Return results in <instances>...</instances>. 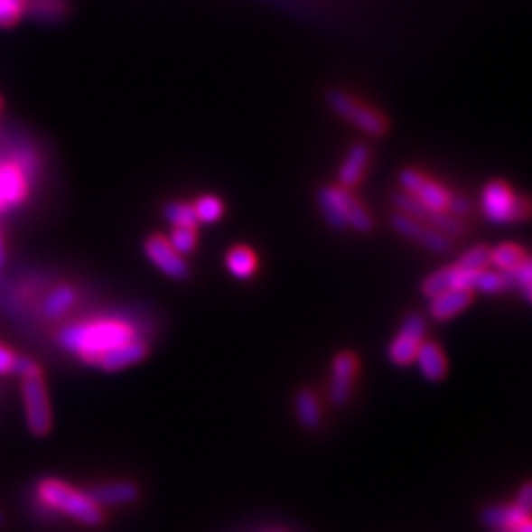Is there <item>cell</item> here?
Masks as SVG:
<instances>
[{"label":"cell","mask_w":532,"mask_h":532,"mask_svg":"<svg viewBox=\"0 0 532 532\" xmlns=\"http://www.w3.org/2000/svg\"><path fill=\"white\" fill-rule=\"evenodd\" d=\"M148 335L136 323L125 318H93L65 325L58 335V343L65 351H71L81 361L97 365L103 355L118 347Z\"/></svg>","instance_id":"1"},{"label":"cell","mask_w":532,"mask_h":532,"mask_svg":"<svg viewBox=\"0 0 532 532\" xmlns=\"http://www.w3.org/2000/svg\"><path fill=\"white\" fill-rule=\"evenodd\" d=\"M400 190L408 193L412 200L418 201L432 211L452 213L460 219H468L471 215V201L463 193L453 191L438 178L418 168H403L398 172Z\"/></svg>","instance_id":"2"},{"label":"cell","mask_w":532,"mask_h":532,"mask_svg":"<svg viewBox=\"0 0 532 532\" xmlns=\"http://www.w3.org/2000/svg\"><path fill=\"white\" fill-rule=\"evenodd\" d=\"M318 208L331 229H351L357 233H371L375 229L373 215L367 205L357 198L353 190L341 188L338 183L320 188Z\"/></svg>","instance_id":"3"},{"label":"cell","mask_w":532,"mask_h":532,"mask_svg":"<svg viewBox=\"0 0 532 532\" xmlns=\"http://www.w3.org/2000/svg\"><path fill=\"white\" fill-rule=\"evenodd\" d=\"M36 495L46 507L78 520L85 527H99L105 520L103 509L87 495V491L75 490V487L56 480V477L40 480L36 485Z\"/></svg>","instance_id":"4"},{"label":"cell","mask_w":532,"mask_h":532,"mask_svg":"<svg viewBox=\"0 0 532 532\" xmlns=\"http://www.w3.org/2000/svg\"><path fill=\"white\" fill-rule=\"evenodd\" d=\"M481 213L491 225L525 223L530 217V201L503 178H493L481 190Z\"/></svg>","instance_id":"5"},{"label":"cell","mask_w":532,"mask_h":532,"mask_svg":"<svg viewBox=\"0 0 532 532\" xmlns=\"http://www.w3.org/2000/svg\"><path fill=\"white\" fill-rule=\"evenodd\" d=\"M325 103H328V107L335 115L343 118L345 123L355 126L357 130H361L363 135L373 138H381L388 135V117L381 108L359 99L357 95L345 89H330L325 93Z\"/></svg>","instance_id":"6"},{"label":"cell","mask_w":532,"mask_h":532,"mask_svg":"<svg viewBox=\"0 0 532 532\" xmlns=\"http://www.w3.org/2000/svg\"><path fill=\"white\" fill-rule=\"evenodd\" d=\"M390 201H393V208L395 211L405 213L412 219H416L420 223H425L432 229H436L440 233H443L446 237L453 238V241H458V238H463L470 235V223L468 219H460V217H455L452 213H443V211H432L425 205H420L418 201H415L410 198L408 193H405L403 190L395 191L390 195Z\"/></svg>","instance_id":"7"},{"label":"cell","mask_w":532,"mask_h":532,"mask_svg":"<svg viewBox=\"0 0 532 532\" xmlns=\"http://www.w3.org/2000/svg\"><path fill=\"white\" fill-rule=\"evenodd\" d=\"M22 403H24L26 426L32 436H48L53 426V415L48 387L42 375L22 378Z\"/></svg>","instance_id":"8"},{"label":"cell","mask_w":532,"mask_h":532,"mask_svg":"<svg viewBox=\"0 0 532 532\" xmlns=\"http://www.w3.org/2000/svg\"><path fill=\"white\" fill-rule=\"evenodd\" d=\"M428 323L420 312H410L388 343V361L397 367H410L416 361L422 341L426 340Z\"/></svg>","instance_id":"9"},{"label":"cell","mask_w":532,"mask_h":532,"mask_svg":"<svg viewBox=\"0 0 532 532\" xmlns=\"http://www.w3.org/2000/svg\"><path fill=\"white\" fill-rule=\"evenodd\" d=\"M390 227L403 237L406 238L408 243H415L418 247L425 248L428 253L434 255H448L452 253L453 248V238L446 237L443 233L432 229V227L420 223L416 219H412V217L400 213V211H393L388 217Z\"/></svg>","instance_id":"10"},{"label":"cell","mask_w":532,"mask_h":532,"mask_svg":"<svg viewBox=\"0 0 532 532\" xmlns=\"http://www.w3.org/2000/svg\"><path fill=\"white\" fill-rule=\"evenodd\" d=\"M145 257L152 266H156L162 275L170 280H186L190 278V265L188 260L172 247L168 235L152 233L145 238L143 245Z\"/></svg>","instance_id":"11"},{"label":"cell","mask_w":532,"mask_h":532,"mask_svg":"<svg viewBox=\"0 0 532 532\" xmlns=\"http://www.w3.org/2000/svg\"><path fill=\"white\" fill-rule=\"evenodd\" d=\"M359 371L361 359L355 351L341 350L333 355L330 373V400L333 406H345L350 403Z\"/></svg>","instance_id":"12"},{"label":"cell","mask_w":532,"mask_h":532,"mask_svg":"<svg viewBox=\"0 0 532 532\" xmlns=\"http://www.w3.org/2000/svg\"><path fill=\"white\" fill-rule=\"evenodd\" d=\"M480 273L481 270H468V268H462L455 263H452L448 266L434 270L432 275H428L425 280H422L420 292H422V296H426L428 300L436 294H442V292H446V290H471L473 292L475 278Z\"/></svg>","instance_id":"13"},{"label":"cell","mask_w":532,"mask_h":532,"mask_svg":"<svg viewBox=\"0 0 532 532\" xmlns=\"http://www.w3.org/2000/svg\"><path fill=\"white\" fill-rule=\"evenodd\" d=\"M371 158H373L371 148L363 143H355L350 150H347V154L338 170V186L353 190V191L359 188L367 176L369 166H371Z\"/></svg>","instance_id":"14"},{"label":"cell","mask_w":532,"mask_h":532,"mask_svg":"<svg viewBox=\"0 0 532 532\" xmlns=\"http://www.w3.org/2000/svg\"><path fill=\"white\" fill-rule=\"evenodd\" d=\"M150 355V340L148 338H138L130 343H125L115 351H108L103 355L95 367H99L105 373H117L128 369L133 365L143 363Z\"/></svg>","instance_id":"15"},{"label":"cell","mask_w":532,"mask_h":532,"mask_svg":"<svg viewBox=\"0 0 532 532\" xmlns=\"http://www.w3.org/2000/svg\"><path fill=\"white\" fill-rule=\"evenodd\" d=\"M415 363H418L420 375L430 383L443 381L450 371V361H448L446 350H443V345L436 340L426 338L425 341H422Z\"/></svg>","instance_id":"16"},{"label":"cell","mask_w":532,"mask_h":532,"mask_svg":"<svg viewBox=\"0 0 532 532\" xmlns=\"http://www.w3.org/2000/svg\"><path fill=\"white\" fill-rule=\"evenodd\" d=\"M473 298L475 294L471 290H446L430 298L428 313L434 322H450L468 310L473 303Z\"/></svg>","instance_id":"17"},{"label":"cell","mask_w":532,"mask_h":532,"mask_svg":"<svg viewBox=\"0 0 532 532\" xmlns=\"http://www.w3.org/2000/svg\"><path fill=\"white\" fill-rule=\"evenodd\" d=\"M483 518L497 532H532L528 513H525L517 505L487 509Z\"/></svg>","instance_id":"18"},{"label":"cell","mask_w":532,"mask_h":532,"mask_svg":"<svg viewBox=\"0 0 532 532\" xmlns=\"http://www.w3.org/2000/svg\"><path fill=\"white\" fill-rule=\"evenodd\" d=\"M93 501L103 507H113V505H128L138 499L140 491L135 483L130 481H113V483H101L91 487L87 491Z\"/></svg>","instance_id":"19"},{"label":"cell","mask_w":532,"mask_h":532,"mask_svg":"<svg viewBox=\"0 0 532 532\" xmlns=\"http://www.w3.org/2000/svg\"><path fill=\"white\" fill-rule=\"evenodd\" d=\"M225 268L237 280H251L258 273V255L245 243L233 245L225 253Z\"/></svg>","instance_id":"20"},{"label":"cell","mask_w":532,"mask_h":532,"mask_svg":"<svg viewBox=\"0 0 532 532\" xmlns=\"http://www.w3.org/2000/svg\"><path fill=\"white\" fill-rule=\"evenodd\" d=\"M28 186L24 173L14 164L0 166V200L10 208V205H20L26 200Z\"/></svg>","instance_id":"21"},{"label":"cell","mask_w":532,"mask_h":532,"mask_svg":"<svg viewBox=\"0 0 532 532\" xmlns=\"http://www.w3.org/2000/svg\"><path fill=\"white\" fill-rule=\"evenodd\" d=\"M530 255L523 245L518 243H499L497 247L490 248V265L503 273H515L517 268L528 263Z\"/></svg>","instance_id":"22"},{"label":"cell","mask_w":532,"mask_h":532,"mask_svg":"<svg viewBox=\"0 0 532 532\" xmlns=\"http://www.w3.org/2000/svg\"><path fill=\"white\" fill-rule=\"evenodd\" d=\"M296 416L300 420V425L308 430H316L322 425V405L318 395L313 393L312 388L303 387L296 393Z\"/></svg>","instance_id":"23"},{"label":"cell","mask_w":532,"mask_h":532,"mask_svg":"<svg viewBox=\"0 0 532 532\" xmlns=\"http://www.w3.org/2000/svg\"><path fill=\"white\" fill-rule=\"evenodd\" d=\"M75 302H78L75 290L68 285H61L53 288L46 296V300H43L42 312L48 320H58V318H63L70 310H73Z\"/></svg>","instance_id":"24"},{"label":"cell","mask_w":532,"mask_h":532,"mask_svg":"<svg viewBox=\"0 0 532 532\" xmlns=\"http://www.w3.org/2000/svg\"><path fill=\"white\" fill-rule=\"evenodd\" d=\"M473 292H483V294L497 296V294H505V292H515V286H513L511 276L503 273V270L483 268L475 278Z\"/></svg>","instance_id":"25"},{"label":"cell","mask_w":532,"mask_h":532,"mask_svg":"<svg viewBox=\"0 0 532 532\" xmlns=\"http://www.w3.org/2000/svg\"><path fill=\"white\" fill-rule=\"evenodd\" d=\"M195 219L200 225H211L217 223L225 215V203L215 193H203L198 200L191 201Z\"/></svg>","instance_id":"26"},{"label":"cell","mask_w":532,"mask_h":532,"mask_svg":"<svg viewBox=\"0 0 532 532\" xmlns=\"http://www.w3.org/2000/svg\"><path fill=\"white\" fill-rule=\"evenodd\" d=\"M172 247L183 257L191 255L200 243V227L198 225H183V227H172L168 235Z\"/></svg>","instance_id":"27"},{"label":"cell","mask_w":532,"mask_h":532,"mask_svg":"<svg viewBox=\"0 0 532 532\" xmlns=\"http://www.w3.org/2000/svg\"><path fill=\"white\" fill-rule=\"evenodd\" d=\"M68 0H26V13L42 22L60 20L68 13Z\"/></svg>","instance_id":"28"},{"label":"cell","mask_w":532,"mask_h":532,"mask_svg":"<svg viewBox=\"0 0 532 532\" xmlns=\"http://www.w3.org/2000/svg\"><path fill=\"white\" fill-rule=\"evenodd\" d=\"M162 215L172 227H183V225H198V219H195L193 213V205L190 201H182V200H172L164 203L162 208Z\"/></svg>","instance_id":"29"},{"label":"cell","mask_w":532,"mask_h":532,"mask_svg":"<svg viewBox=\"0 0 532 532\" xmlns=\"http://www.w3.org/2000/svg\"><path fill=\"white\" fill-rule=\"evenodd\" d=\"M490 248L491 247H487V245H473L468 248V251H463L458 257L455 265L462 266V268H468V270L490 268Z\"/></svg>","instance_id":"30"},{"label":"cell","mask_w":532,"mask_h":532,"mask_svg":"<svg viewBox=\"0 0 532 532\" xmlns=\"http://www.w3.org/2000/svg\"><path fill=\"white\" fill-rule=\"evenodd\" d=\"M26 13V0H0V26H14Z\"/></svg>","instance_id":"31"},{"label":"cell","mask_w":532,"mask_h":532,"mask_svg":"<svg viewBox=\"0 0 532 532\" xmlns=\"http://www.w3.org/2000/svg\"><path fill=\"white\" fill-rule=\"evenodd\" d=\"M13 373L18 375V377H22V378L38 377V375H42V369H40V365L34 359H30V357H18L16 355Z\"/></svg>","instance_id":"32"},{"label":"cell","mask_w":532,"mask_h":532,"mask_svg":"<svg viewBox=\"0 0 532 532\" xmlns=\"http://www.w3.org/2000/svg\"><path fill=\"white\" fill-rule=\"evenodd\" d=\"M14 359H16V355L10 350H6V347L0 345V375L13 373Z\"/></svg>","instance_id":"33"},{"label":"cell","mask_w":532,"mask_h":532,"mask_svg":"<svg viewBox=\"0 0 532 532\" xmlns=\"http://www.w3.org/2000/svg\"><path fill=\"white\" fill-rule=\"evenodd\" d=\"M530 497H532V493H530V483H525L523 490H520V493H518V499H517L515 505L518 509H523L525 513H528L530 511Z\"/></svg>","instance_id":"34"},{"label":"cell","mask_w":532,"mask_h":532,"mask_svg":"<svg viewBox=\"0 0 532 532\" xmlns=\"http://www.w3.org/2000/svg\"><path fill=\"white\" fill-rule=\"evenodd\" d=\"M5 265V245H3V237H0V268Z\"/></svg>","instance_id":"35"},{"label":"cell","mask_w":532,"mask_h":532,"mask_svg":"<svg viewBox=\"0 0 532 532\" xmlns=\"http://www.w3.org/2000/svg\"><path fill=\"white\" fill-rule=\"evenodd\" d=\"M3 525H5V515L0 513V528H3Z\"/></svg>","instance_id":"36"},{"label":"cell","mask_w":532,"mask_h":532,"mask_svg":"<svg viewBox=\"0 0 532 532\" xmlns=\"http://www.w3.org/2000/svg\"><path fill=\"white\" fill-rule=\"evenodd\" d=\"M6 210V205L3 203V200H0V211H5Z\"/></svg>","instance_id":"37"}]
</instances>
